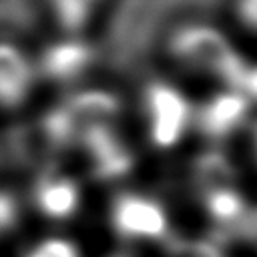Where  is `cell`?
Here are the masks:
<instances>
[{"instance_id": "8fae6325", "label": "cell", "mask_w": 257, "mask_h": 257, "mask_svg": "<svg viewBox=\"0 0 257 257\" xmlns=\"http://www.w3.org/2000/svg\"><path fill=\"white\" fill-rule=\"evenodd\" d=\"M231 177H233V171L227 159H223L217 153H207L197 163V179L205 187L207 193L215 189H225Z\"/></svg>"}, {"instance_id": "5b68a950", "label": "cell", "mask_w": 257, "mask_h": 257, "mask_svg": "<svg viewBox=\"0 0 257 257\" xmlns=\"http://www.w3.org/2000/svg\"><path fill=\"white\" fill-rule=\"evenodd\" d=\"M62 112L66 114L72 137H80L90 128L106 126V122L118 112V100L110 92L90 90L76 94L62 108Z\"/></svg>"}, {"instance_id": "ac0fdd59", "label": "cell", "mask_w": 257, "mask_h": 257, "mask_svg": "<svg viewBox=\"0 0 257 257\" xmlns=\"http://www.w3.org/2000/svg\"><path fill=\"white\" fill-rule=\"evenodd\" d=\"M251 229H253V231H257V217H255V221L251 223Z\"/></svg>"}, {"instance_id": "ffe728a7", "label": "cell", "mask_w": 257, "mask_h": 257, "mask_svg": "<svg viewBox=\"0 0 257 257\" xmlns=\"http://www.w3.org/2000/svg\"><path fill=\"white\" fill-rule=\"evenodd\" d=\"M118 257H122V255H118Z\"/></svg>"}, {"instance_id": "3957f363", "label": "cell", "mask_w": 257, "mask_h": 257, "mask_svg": "<svg viewBox=\"0 0 257 257\" xmlns=\"http://www.w3.org/2000/svg\"><path fill=\"white\" fill-rule=\"evenodd\" d=\"M112 223L126 237H163L167 217L159 203L141 195H118L112 205Z\"/></svg>"}, {"instance_id": "9a60e30c", "label": "cell", "mask_w": 257, "mask_h": 257, "mask_svg": "<svg viewBox=\"0 0 257 257\" xmlns=\"http://www.w3.org/2000/svg\"><path fill=\"white\" fill-rule=\"evenodd\" d=\"M16 215H18V207L14 197L8 193H0V231L12 227L16 221Z\"/></svg>"}, {"instance_id": "8992f818", "label": "cell", "mask_w": 257, "mask_h": 257, "mask_svg": "<svg viewBox=\"0 0 257 257\" xmlns=\"http://www.w3.org/2000/svg\"><path fill=\"white\" fill-rule=\"evenodd\" d=\"M247 100L241 94H219L199 112V126L209 137H225L243 120Z\"/></svg>"}, {"instance_id": "7c38bea8", "label": "cell", "mask_w": 257, "mask_h": 257, "mask_svg": "<svg viewBox=\"0 0 257 257\" xmlns=\"http://www.w3.org/2000/svg\"><path fill=\"white\" fill-rule=\"evenodd\" d=\"M56 16L66 30H78L88 16L94 0H52Z\"/></svg>"}, {"instance_id": "6da1fadb", "label": "cell", "mask_w": 257, "mask_h": 257, "mask_svg": "<svg viewBox=\"0 0 257 257\" xmlns=\"http://www.w3.org/2000/svg\"><path fill=\"white\" fill-rule=\"evenodd\" d=\"M169 46L181 62L211 72L241 88L247 68L241 56L233 50L229 40L219 30L203 24H191L179 28L173 34Z\"/></svg>"}, {"instance_id": "52a82bcc", "label": "cell", "mask_w": 257, "mask_h": 257, "mask_svg": "<svg viewBox=\"0 0 257 257\" xmlns=\"http://www.w3.org/2000/svg\"><path fill=\"white\" fill-rule=\"evenodd\" d=\"M30 86V66L24 56L0 44V104H18Z\"/></svg>"}, {"instance_id": "5bb4252c", "label": "cell", "mask_w": 257, "mask_h": 257, "mask_svg": "<svg viewBox=\"0 0 257 257\" xmlns=\"http://www.w3.org/2000/svg\"><path fill=\"white\" fill-rule=\"evenodd\" d=\"M26 257H78L76 249L72 243L62 241V239H48L40 243L30 255Z\"/></svg>"}, {"instance_id": "2e32d148", "label": "cell", "mask_w": 257, "mask_h": 257, "mask_svg": "<svg viewBox=\"0 0 257 257\" xmlns=\"http://www.w3.org/2000/svg\"><path fill=\"white\" fill-rule=\"evenodd\" d=\"M239 14L251 28L257 30V0H239Z\"/></svg>"}, {"instance_id": "d6986e66", "label": "cell", "mask_w": 257, "mask_h": 257, "mask_svg": "<svg viewBox=\"0 0 257 257\" xmlns=\"http://www.w3.org/2000/svg\"><path fill=\"white\" fill-rule=\"evenodd\" d=\"M255 139H257V131H255Z\"/></svg>"}, {"instance_id": "277c9868", "label": "cell", "mask_w": 257, "mask_h": 257, "mask_svg": "<svg viewBox=\"0 0 257 257\" xmlns=\"http://www.w3.org/2000/svg\"><path fill=\"white\" fill-rule=\"evenodd\" d=\"M78 139L82 141V147L88 153L92 173L96 177H118L131 169V153L108 126L90 128L82 133Z\"/></svg>"}, {"instance_id": "7a4b0ae2", "label": "cell", "mask_w": 257, "mask_h": 257, "mask_svg": "<svg viewBox=\"0 0 257 257\" xmlns=\"http://www.w3.org/2000/svg\"><path fill=\"white\" fill-rule=\"evenodd\" d=\"M149 118H151V137L159 147H171L177 143L187 128L191 118V108L185 96L169 84L153 82L145 94Z\"/></svg>"}, {"instance_id": "e0dca14e", "label": "cell", "mask_w": 257, "mask_h": 257, "mask_svg": "<svg viewBox=\"0 0 257 257\" xmlns=\"http://www.w3.org/2000/svg\"><path fill=\"white\" fill-rule=\"evenodd\" d=\"M241 86H243L245 90H249L253 96H257V68H251V70L245 72Z\"/></svg>"}, {"instance_id": "ba28073f", "label": "cell", "mask_w": 257, "mask_h": 257, "mask_svg": "<svg viewBox=\"0 0 257 257\" xmlns=\"http://www.w3.org/2000/svg\"><path fill=\"white\" fill-rule=\"evenodd\" d=\"M92 58V50L80 42H64L48 48L42 56V70L54 80H70L80 74Z\"/></svg>"}, {"instance_id": "30bf717a", "label": "cell", "mask_w": 257, "mask_h": 257, "mask_svg": "<svg viewBox=\"0 0 257 257\" xmlns=\"http://www.w3.org/2000/svg\"><path fill=\"white\" fill-rule=\"evenodd\" d=\"M207 209H209L211 217L221 225H227V227L251 225V221L243 219V213H245L243 199L229 187L209 191L207 193Z\"/></svg>"}, {"instance_id": "4fadbf2b", "label": "cell", "mask_w": 257, "mask_h": 257, "mask_svg": "<svg viewBox=\"0 0 257 257\" xmlns=\"http://www.w3.org/2000/svg\"><path fill=\"white\" fill-rule=\"evenodd\" d=\"M171 257H223L213 243L207 241H179L173 245Z\"/></svg>"}, {"instance_id": "9c48e42d", "label": "cell", "mask_w": 257, "mask_h": 257, "mask_svg": "<svg viewBox=\"0 0 257 257\" xmlns=\"http://www.w3.org/2000/svg\"><path fill=\"white\" fill-rule=\"evenodd\" d=\"M36 203L50 217H66L76 209L78 189L70 179L44 177L36 187Z\"/></svg>"}]
</instances>
